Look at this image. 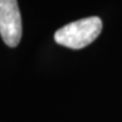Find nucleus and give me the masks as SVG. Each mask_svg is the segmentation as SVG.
<instances>
[{
	"label": "nucleus",
	"instance_id": "f257e3e1",
	"mask_svg": "<svg viewBox=\"0 0 122 122\" xmlns=\"http://www.w3.org/2000/svg\"><path fill=\"white\" fill-rule=\"evenodd\" d=\"M103 24L100 17L91 16L70 22L54 35L57 44L70 49H81L93 43L101 34Z\"/></svg>",
	"mask_w": 122,
	"mask_h": 122
},
{
	"label": "nucleus",
	"instance_id": "f03ea898",
	"mask_svg": "<svg viewBox=\"0 0 122 122\" xmlns=\"http://www.w3.org/2000/svg\"><path fill=\"white\" fill-rule=\"evenodd\" d=\"M22 34L17 0H0V36L8 47H16Z\"/></svg>",
	"mask_w": 122,
	"mask_h": 122
}]
</instances>
